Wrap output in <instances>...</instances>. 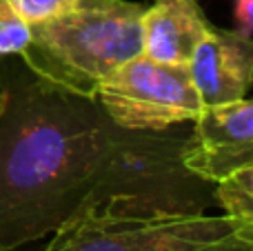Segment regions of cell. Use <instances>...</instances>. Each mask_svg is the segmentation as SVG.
<instances>
[{"label": "cell", "instance_id": "cell-1", "mask_svg": "<svg viewBox=\"0 0 253 251\" xmlns=\"http://www.w3.org/2000/svg\"><path fill=\"white\" fill-rule=\"evenodd\" d=\"M111 118L96 98L0 58V251L40 243L91 191Z\"/></svg>", "mask_w": 253, "mask_h": 251}, {"label": "cell", "instance_id": "cell-2", "mask_svg": "<svg viewBox=\"0 0 253 251\" xmlns=\"http://www.w3.org/2000/svg\"><path fill=\"white\" fill-rule=\"evenodd\" d=\"M189 133L178 125L165 131H129L111 120L100 169L78 213L173 216L215 207L213 185L182 163Z\"/></svg>", "mask_w": 253, "mask_h": 251}, {"label": "cell", "instance_id": "cell-3", "mask_svg": "<svg viewBox=\"0 0 253 251\" xmlns=\"http://www.w3.org/2000/svg\"><path fill=\"white\" fill-rule=\"evenodd\" d=\"M142 11L129 0H78L62 16L31 25L20 60L65 91L96 98L105 76L142 53Z\"/></svg>", "mask_w": 253, "mask_h": 251}, {"label": "cell", "instance_id": "cell-4", "mask_svg": "<svg viewBox=\"0 0 253 251\" xmlns=\"http://www.w3.org/2000/svg\"><path fill=\"white\" fill-rule=\"evenodd\" d=\"M253 243V229L211 213L129 216L78 213L51 234L40 251H218Z\"/></svg>", "mask_w": 253, "mask_h": 251}, {"label": "cell", "instance_id": "cell-5", "mask_svg": "<svg viewBox=\"0 0 253 251\" xmlns=\"http://www.w3.org/2000/svg\"><path fill=\"white\" fill-rule=\"evenodd\" d=\"M96 100L118 127L165 131L193 120L202 109L187 65H165L144 53L100 80Z\"/></svg>", "mask_w": 253, "mask_h": 251}, {"label": "cell", "instance_id": "cell-6", "mask_svg": "<svg viewBox=\"0 0 253 251\" xmlns=\"http://www.w3.org/2000/svg\"><path fill=\"white\" fill-rule=\"evenodd\" d=\"M182 163L187 171L215 185L227 176L253 165V102L202 107L193 118V129L184 147Z\"/></svg>", "mask_w": 253, "mask_h": 251}, {"label": "cell", "instance_id": "cell-7", "mask_svg": "<svg viewBox=\"0 0 253 251\" xmlns=\"http://www.w3.org/2000/svg\"><path fill=\"white\" fill-rule=\"evenodd\" d=\"M187 67L202 107L242 100L253 80V40L238 29L211 25Z\"/></svg>", "mask_w": 253, "mask_h": 251}, {"label": "cell", "instance_id": "cell-8", "mask_svg": "<svg viewBox=\"0 0 253 251\" xmlns=\"http://www.w3.org/2000/svg\"><path fill=\"white\" fill-rule=\"evenodd\" d=\"M209 27L198 0H153L140 18L142 53L165 65H187Z\"/></svg>", "mask_w": 253, "mask_h": 251}, {"label": "cell", "instance_id": "cell-9", "mask_svg": "<svg viewBox=\"0 0 253 251\" xmlns=\"http://www.w3.org/2000/svg\"><path fill=\"white\" fill-rule=\"evenodd\" d=\"M213 198L227 218L253 229V165L215 182Z\"/></svg>", "mask_w": 253, "mask_h": 251}, {"label": "cell", "instance_id": "cell-10", "mask_svg": "<svg viewBox=\"0 0 253 251\" xmlns=\"http://www.w3.org/2000/svg\"><path fill=\"white\" fill-rule=\"evenodd\" d=\"M31 42V25L4 0L0 4V58L22 56Z\"/></svg>", "mask_w": 253, "mask_h": 251}, {"label": "cell", "instance_id": "cell-11", "mask_svg": "<svg viewBox=\"0 0 253 251\" xmlns=\"http://www.w3.org/2000/svg\"><path fill=\"white\" fill-rule=\"evenodd\" d=\"M7 2L22 20H27L29 25H38L67 13L78 4V0H7Z\"/></svg>", "mask_w": 253, "mask_h": 251}, {"label": "cell", "instance_id": "cell-12", "mask_svg": "<svg viewBox=\"0 0 253 251\" xmlns=\"http://www.w3.org/2000/svg\"><path fill=\"white\" fill-rule=\"evenodd\" d=\"M233 18L236 29L242 34H253V0H233Z\"/></svg>", "mask_w": 253, "mask_h": 251}, {"label": "cell", "instance_id": "cell-13", "mask_svg": "<svg viewBox=\"0 0 253 251\" xmlns=\"http://www.w3.org/2000/svg\"><path fill=\"white\" fill-rule=\"evenodd\" d=\"M218 251H253V243H240V245H233V247L218 249Z\"/></svg>", "mask_w": 253, "mask_h": 251}, {"label": "cell", "instance_id": "cell-14", "mask_svg": "<svg viewBox=\"0 0 253 251\" xmlns=\"http://www.w3.org/2000/svg\"><path fill=\"white\" fill-rule=\"evenodd\" d=\"M36 243H31V245H25V247H18V249H7V251H40L38 247H34Z\"/></svg>", "mask_w": 253, "mask_h": 251}, {"label": "cell", "instance_id": "cell-15", "mask_svg": "<svg viewBox=\"0 0 253 251\" xmlns=\"http://www.w3.org/2000/svg\"><path fill=\"white\" fill-rule=\"evenodd\" d=\"M2 2H4V0H0V4H2Z\"/></svg>", "mask_w": 253, "mask_h": 251}]
</instances>
